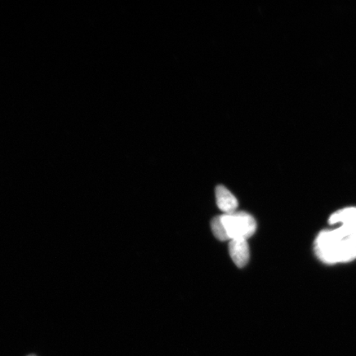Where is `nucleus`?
Instances as JSON below:
<instances>
[{"label": "nucleus", "instance_id": "f257e3e1", "mask_svg": "<svg viewBox=\"0 0 356 356\" xmlns=\"http://www.w3.org/2000/svg\"><path fill=\"white\" fill-rule=\"evenodd\" d=\"M315 252L325 264H335L356 258V234L341 238L334 230L322 231L316 238Z\"/></svg>", "mask_w": 356, "mask_h": 356}, {"label": "nucleus", "instance_id": "f03ea898", "mask_svg": "<svg viewBox=\"0 0 356 356\" xmlns=\"http://www.w3.org/2000/svg\"><path fill=\"white\" fill-rule=\"evenodd\" d=\"M221 219L229 240H248L256 232L257 222L254 218L246 212L225 213L221 216Z\"/></svg>", "mask_w": 356, "mask_h": 356}, {"label": "nucleus", "instance_id": "7ed1b4c3", "mask_svg": "<svg viewBox=\"0 0 356 356\" xmlns=\"http://www.w3.org/2000/svg\"><path fill=\"white\" fill-rule=\"evenodd\" d=\"M229 251L234 264L239 268H243L248 264L249 258H250V249H249L247 240H230Z\"/></svg>", "mask_w": 356, "mask_h": 356}, {"label": "nucleus", "instance_id": "20e7f679", "mask_svg": "<svg viewBox=\"0 0 356 356\" xmlns=\"http://www.w3.org/2000/svg\"><path fill=\"white\" fill-rule=\"evenodd\" d=\"M217 206L225 213H233L237 211L238 200L228 189L222 186H218L216 189Z\"/></svg>", "mask_w": 356, "mask_h": 356}, {"label": "nucleus", "instance_id": "39448f33", "mask_svg": "<svg viewBox=\"0 0 356 356\" xmlns=\"http://www.w3.org/2000/svg\"><path fill=\"white\" fill-rule=\"evenodd\" d=\"M355 220H356L355 207L342 209V210L334 213L329 219V222L332 225L337 224V222L346 225Z\"/></svg>", "mask_w": 356, "mask_h": 356}, {"label": "nucleus", "instance_id": "423d86ee", "mask_svg": "<svg viewBox=\"0 0 356 356\" xmlns=\"http://www.w3.org/2000/svg\"><path fill=\"white\" fill-rule=\"evenodd\" d=\"M211 229L213 235L216 236L217 239L220 240V241H226V240H229V235L227 234V231L224 225V222L222 221L221 216L213 218L211 222Z\"/></svg>", "mask_w": 356, "mask_h": 356}, {"label": "nucleus", "instance_id": "0eeeda50", "mask_svg": "<svg viewBox=\"0 0 356 356\" xmlns=\"http://www.w3.org/2000/svg\"><path fill=\"white\" fill-rule=\"evenodd\" d=\"M334 232L341 238L349 237L356 234V220L342 225L339 229L334 230Z\"/></svg>", "mask_w": 356, "mask_h": 356}, {"label": "nucleus", "instance_id": "6e6552de", "mask_svg": "<svg viewBox=\"0 0 356 356\" xmlns=\"http://www.w3.org/2000/svg\"><path fill=\"white\" fill-rule=\"evenodd\" d=\"M29 356H35V355H29Z\"/></svg>", "mask_w": 356, "mask_h": 356}]
</instances>
